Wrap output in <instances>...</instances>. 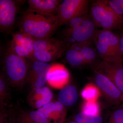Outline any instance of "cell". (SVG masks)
I'll use <instances>...</instances> for the list:
<instances>
[{"label": "cell", "instance_id": "obj_3", "mask_svg": "<svg viewBox=\"0 0 123 123\" xmlns=\"http://www.w3.org/2000/svg\"><path fill=\"white\" fill-rule=\"evenodd\" d=\"M89 2L87 0L63 1L56 15V22L58 27L68 24L74 18L86 15Z\"/></svg>", "mask_w": 123, "mask_h": 123}, {"label": "cell", "instance_id": "obj_14", "mask_svg": "<svg viewBox=\"0 0 123 123\" xmlns=\"http://www.w3.org/2000/svg\"><path fill=\"white\" fill-rule=\"evenodd\" d=\"M76 88L72 85H68L61 89L59 95V102L64 106H69L74 105L78 99Z\"/></svg>", "mask_w": 123, "mask_h": 123}, {"label": "cell", "instance_id": "obj_8", "mask_svg": "<svg viewBox=\"0 0 123 123\" xmlns=\"http://www.w3.org/2000/svg\"><path fill=\"white\" fill-rule=\"evenodd\" d=\"M21 1L0 0V30L1 32L9 31L13 26Z\"/></svg>", "mask_w": 123, "mask_h": 123}, {"label": "cell", "instance_id": "obj_11", "mask_svg": "<svg viewBox=\"0 0 123 123\" xmlns=\"http://www.w3.org/2000/svg\"><path fill=\"white\" fill-rule=\"evenodd\" d=\"M28 2V11L46 16H56L61 4L57 0H29Z\"/></svg>", "mask_w": 123, "mask_h": 123}, {"label": "cell", "instance_id": "obj_5", "mask_svg": "<svg viewBox=\"0 0 123 123\" xmlns=\"http://www.w3.org/2000/svg\"><path fill=\"white\" fill-rule=\"evenodd\" d=\"M97 27L90 15H86L80 23L72 29L65 30L64 35L72 44L82 42L91 41L97 31Z\"/></svg>", "mask_w": 123, "mask_h": 123}, {"label": "cell", "instance_id": "obj_21", "mask_svg": "<svg viewBox=\"0 0 123 123\" xmlns=\"http://www.w3.org/2000/svg\"><path fill=\"white\" fill-rule=\"evenodd\" d=\"M76 122L80 123H102L103 118L99 115H92L81 112L75 117Z\"/></svg>", "mask_w": 123, "mask_h": 123}, {"label": "cell", "instance_id": "obj_16", "mask_svg": "<svg viewBox=\"0 0 123 123\" xmlns=\"http://www.w3.org/2000/svg\"><path fill=\"white\" fill-rule=\"evenodd\" d=\"M66 115L64 106L58 101L55 103L54 108L50 113L48 120L50 123H64Z\"/></svg>", "mask_w": 123, "mask_h": 123}, {"label": "cell", "instance_id": "obj_17", "mask_svg": "<svg viewBox=\"0 0 123 123\" xmlns=\"http://www.w3.org/2000/svg\"><path fill=\"white\" fill-rule=\"evenodd\" d=\"M101 95V92L99 88L93 83L87 84L81 93L82 98L86 101H97Z\"/></svg>", "mask_w": 123, "mask_h": 123}, {"label": "cell", "instance_id": "obj_26", "mask_svg": "<svg viewBox=\"0 0 123 123\" xmlns=\"http://www.w3.org/2000/svg\"><path fill=\"white\" fill-rule=\"evenodd\" d=\"M120 37V51H121V59L123 62V27L122 29Z\"/></svg>", "mask_w": 123, "mask_h": 123}, {"label": "cell", "instance_id": "obj_15", "mask_svg": "<svg viewBox=\"0 0 123 123\" xmlns=\"http://www.w3.org/2000/svg\"><path fill=\"white\" fill-rule=\"evenodd\" d=\"M92 43L88 41L78 43L70 47L80 53L87 64L92 63L97 57V51L92 46Z\"/></svg>", "mask_w": 123, "mask_h": 123}, {"label": "cell", "instance_id": "obj_25", "mask_svg": "<svg viewBox=\"0 0 123 123\" xmlns=\"http://www.w3.org/2000/svg\"><path fill=\"white\" fill-rule=\"evenodd\" d=\"M107 123H123V108L117 109L112 112Z\"/></svg>", "mask_w": 123, "mask_h": 123}, {"label": "cell", "instance_id": "obj_7", "mask_svg": "<svg viewBox=\"0 0 123 123\" xmlns=\"http://www.w3.org/2000/svg\"><path fill=\"white\" fill-rule=\"evenodd\" d=\"M34 40L32 37L20 31L13 35L9 47L20 57L33 59Z\"/></svg>", "mask_w": 123, "mask_h": 123}, {"label": "cell", "instance_id": "obj_29", "mask_svg": "<svg viewBox=\"0 0 123 123\" xmlns=\"http://www.w3.org/2000/svg\"><path fill=\"white\" fill-rule=\"evenodd\" d=\"M66 123H77V122H76V121H70V122H68Z\"/></svg>", "mask_w": 123, "mask_h": 123}, {"label": "cell", "instance_id": "obj_2", "mask_svg": "<svg viewBox=\"0 0 123 123\" xmlns=\"http://www.w3.org/2000/svg\"><path fill=\"white\" fill-rule=\"evenodd\" d=\"M94 40L96 50L104 61L111 63H123L120 37L112 31H97Z\"/></svg>", "mask_w": 123, "mask_h": 123}, {"label": "cell", "instance_id": "obj_9", "mask_svg": "<svg viewBox=\"0 0 123 123\" xmlns=\"http://www.w3.org/2000/svg\"><path fill=\"white\" fill-rule=\"evenodd\" d=\"M95 71L109 78L123 95V63H111L103 60Z\"/></svg>", "mask_w": 123, "mask_h": 123}, {"label": "cell", "instance_id": "obj_13", "mask_svg": "<svg viewBox=\"0 0 123 123\" xmlns=\"http://www.w3.org/2000/svg\"><path fill=\"white\" fill-rule=\"evenodd\" d=\"M49 68L42 65H36L32 68L29 77L34 84L35 89L44 87L47 82V75Z\"/></svg>", "mask_w": 123, "mask_h": 123}, {"label": "cell", "instance_id": "obj_20", "mask_svg": "<svg viewBox=\"0 0 123 123\" xmlns=\"http://www.w3.org/2000/svg\"><path fill=\"white\" fill-rule=\"evenodd\" d=\"M81 112L86 114L99 115L101 107L98 101H85L81 107Z\"/></svg>", "mask_w": 123, "mask_h": 123}, {"label": "cell", "instance_id": "obj_30", "mask_svg": "<svg viewBox=\"0 0 123 123\" xmlns=\"http://www.w3.org/2000/svg\"><path fill=\"white\" fill-rule=\"evenodd\" d=\"M122 105H121V108H123V101L122 102Z\"/></svg>", "mask_w": 123, "mask_h": 123}, {"label": "cell", "instance_id": "obj_4", "mask_svg": "<svg viewBox=\"0 0 123 123\" xmlns=\"http://www.w3.org/2000/svg\"><path fill=\"white\" fill-rule=\"evenodd\" d=\"M5 62L6 73L10 80L13 84L21 86L28 71L25 59L18 55L9 47L6 53Z\"/></svg>", "mask_w": 123, "mask_h": 123}, {"label": "cell", "instance_id": "obj_27", "mask_svg": "<svg viewBox=\"0 0 123 123\" xmlns=\"http://www.w3.org/2000/svg\"><path fill=\"white\" fill-rule=\"evenodd\" d=\"M5 89V86L4 82L3 81L2 78L1 77L0 79V92L1 97L4 95Z\"/></svg>", "mask_w": 123, "mask_h": 123}, {"label": "cell", "instance_id": "obj_10", "mask_svg": "<svg viewBox=\"0 0 123 123\" xmlns=\"http://www.w3.org/2000/svg\"><path fill=\"white\" fill-rule=\"evenodd\" d=\"M69 79V73L63 65L55 63L50 65L47 75V83L49 86L61 89L67 85Z\"/></svg>", "mask_w": 123, "mask_h": 123}, {"label": "cell", "instance_id": "obj_22", "mask_svg": "<svg viewBox=\"0 0 123 123\" xmlns=\"http://www.w3.org/2000/svg\"><path fill=\"white\" fill-rule=\"evenodd\" d=\"M53 98V93L51 90L48 87L44 86L39 89H35L33 99L34 100L35 103L42 98H48L52 99Z\"/></svg>", "mask_w": 123, "mask_h": 123}, {"label": "cell", "instance_id": "obj_12", "mask_svg": "<svg viewBox=\"0 0 123 123\" xmlns=\"http://www.w3.org/2000/svg\"><path fill=\"white\" fill-rule=\"evenodd\" d=\"M65 50V43L60 40L57 44L45 50L34 52L33 59L36 61L47 63L59 58Z\"/></svg>", "mask_w": 123, "mask_h": 123}, {"label": "cell", "instance_id": "obj_6", "mask_svg": "<svg viewBox=\"0 0 123 123\" xmlns=\"http://www.w3.org/2000/svg\"><path fill=\"white\" fill-rule=\"evenodd\" d=\"M95 85L99 88L108 102L113 105H118L123 101V95L120 91L109 78L105 75L95 71Z\"/></svg>", "mask_w": 123, "mask_h": 123}, {"label": "cell", "instance_id": "obj_18", "mask_svg": "<svg viewBox=\"0 0 123 123\" xmlns=\"http://www.w3.org/2000/svg\"><path fill=\"white\" fill-rule=\"evenodd\" d=\"M65 58L68 63L74 67H81L87 64L80 53L71 47L66 51Z\"/></svg>", "mask_w": 123, "mask_h": 123}, {"label": "cell", "instance_id": "obj_28", "mask_svg": "<svg viewBox=\"0 0 123 123\" xmlns=\"http://www.w3.org/2000/svg\"><path fill=\"white\" fill-rule=\"evenodd\" d=\"M19 122L20 123H33L24 116L23 114L20 117Z\"/></svg>", "mask_w": 123, "mask_h": 123}, {"label": "cell", "instance_id": "obj_24", "mask_svg": "<svg viewBox=\"0 0 123 123\" xmlns=\"http://www.w3.org/2000/svg\"><path fill=\"white\" fill-rule=\"evenodd\" d=\"M107 1L114 11L123 17V0H110Z\"/></svg>", "mask_w": 123, "mask_h": 123}, {"label": "cell", "instance_id": "obj_23", "mask_svg": "<svg viewBox=\"0 0 123 123\" xmlns=\"http://www.w3.org/2000/svg\"><path fill=\"white\" fill-rule=\"evenodd\" d=\"M23 115L33 123H50L47 118L37 111H33L29 114Z\"/></svg>", "mask_w": 123, "mask_h": 123}, {"label": "cell", "instance_id": "obj_1", "mask_svg": "<svg viewBox=\"0 0 123 123\" xmlns=\"http://www.w3.org/2000/svg\"><path fill=\"white\" fill-rule=\"evenodd\" d=\"M20 31L27 34L34 39L50 38L57 28L56 16L42 15L28 11L23 14L20 21Z\"/></svg>", "mask_w": 123, "mask_h": 123}, {"label": "cell", "instance_id": "obj_19", "mask_svg": "<svg viewBox=\"0 0 123 123\" xmlns=\"http://www.w3.org/2000/svg\"><path fill=\"white\" fill-rule=\"evenodd\" d=\"M60 41L50 38L34 39L33 43L34 52L45 50L57 44Z\"/></svg>", "mask_w": 123, "mask_h": 123}]
</instances>
